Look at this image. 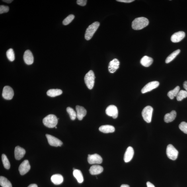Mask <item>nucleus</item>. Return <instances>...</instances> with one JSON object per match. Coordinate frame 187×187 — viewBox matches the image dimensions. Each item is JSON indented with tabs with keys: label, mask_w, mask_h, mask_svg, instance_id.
I'll return each mask as SVG.
<instances>
[{
	"label": "nucleus",
	"mask_w": 187,
	"mask_h": 187,
	"mask_svg": "<svg viewBox=\"0 0 187 187\" xmlns=\"http://www.w3.org/2000/svg\"><path fill=\"white\" fill-rule=\"evenodd\" d=\"M25 153V151L23 148L17 146L15 147L14 151V155L15 159L17 160L21 159L24 157Z\"/></svg>",
	"instance_id": "nucleus-16"
},
{
	"label": "nucleus",
	"mask_w": 187,
	"mask_h": 187,
	"mask_svg": "<svg viewBox=\"0 0 187 187\" xmlns=\"http://www.w3.org/2000/svg\"><path fill=\"white\" fill-rule=\"evenodd\" d=\"M159 85V81H153L149 82L141 90V92L144 94L151 91L152 90L157 88Z\"/></svg>",
	"instance_id": "nucleus-9"
},
{
	"label": "nucleus",
	"mask_w": 187,
	"mask_h": 187,
	"mask_svg": "<svg viewBox=\"0 0 187 187\" xmlns=\"http://www.w3.org/2000/svg\"><path fill=\"white\" fill-rule=\"evenodd\" d=\"M7 56L10 61H13L15 59V55L14 50L12 49H9L7 52Z\"/></svg>",
	"instance_id": "nucleus-31"
},
{
	"label": "nucleus",
	"mask_w": 187,
	"mask_h": 187,
	"mask_svg": "<svg viewBox=\"0 0 187 187\" xmlns=\"http://www.w3.org/2000/svg\"><path fill=\"white\" fill-rule=\"evenodd\" d=\"M166 154L169 159L174 161L178 158V152L173 146L170 144L168 145L167 147Z\"/></svg>",
	"instance_id": "nucleus-6"
},
{
	"label": "nucleus",
	"mask_w": 187,
	"mask_h": 187,
	"mask_svg": "<svg viewBox=\"0 0 187 187\" xmlns=\"http://www.w3.org/2000/svg\"><path fill=\"white\" fill-rule=\"evenodd\" d=\"M95 78V75L92 71H90L86 74L84 77V81L88 89H92L93 88Z\"/></svg>",
	"instance_id": "nucleus-4"
},
{
	"label": "nucleus",
	"mask_w": 187,
	"mask_h": 187,
	"mask_svg": "<svg viewBox=\"0 0 187 187\" xmlns=\"http://www.w3.org/2000/svg\"><path fill=\"white\" fill-rule=\"evenodd\" d=\"M120 187H130L129 185L127 184H122L121 185Z\"/></svg>",
	"instance_id": "nucleus-42"
},
{
	"label": "nucleus",
	"mask_w": 187,
	"mask_h": 187,
	"mask_svg": "<svg viewBox=\"0 0 187 187\" xmlns=\"http://www.w3.org/2000/svg\"><path fill=\"white\" fill-rule=\"evenodd\" d=\"M55 128H56H56H57V127H55Z\"/></svg>",
	"instance_id": "nucleus-43"
},
{
	"label": "nucleus",
	"mask_w": 187,
	"mask_h": 187,
	"mask_svg": "<svg viewBox=\"0 0 187 187\" xmlns=\"http://www.w3.org/2000/svg\"><path fill=\"white\" fill-rule=\"evenodd\" d=\"M100 25L99 22H95L88 27L86 30L85 35L86 40H89L92 38Z\"/></svg>",
	"instance_id": "nucleus-3"
},
{
	"label": "nucleus",
	"mask_w": 187,
	"mask_h": 187,
	"mask_svg": "<svg viewBox=\"0 0 187 187\" xmlns=\"http://www.w3.org/2000/svg\"><path fill=\"white\" fill-rule=\"evenodd\" d=\"M153 59L151 57L144 56L141 59L140 63L143 66L148 67L153 63Z\"/></svg>",
	"instance_id": "nucleus-21"
},
{
	"label": "nucleus",
	"mask_w": 187,
	"mask_h": 187,
	"mask_svg": "<svg viewBox=\"0 0 187 187\" xmlns=\"http://www.w3.org/2000/svg\"><path fill=\"white\" fill-rule=\"evenodd\" d=\"M9 11V8L7 6L1 5L0 6V14L7 13Z\"/></svg>",
	"instance_id": "nucleus-35"
},
{
	"label": "nucleus",
	"mask_w": 187,
	"mask_h": 187,
	"mask_svg": "<svg viewBox=\"0 0 187 187\" xmlns=\"http://www.w3.org/2000/svg\"><path fill=\"white\" fill-rule=\"evenodd\" d=\"M28 187H38L37 185L36 184H32L29 186Z\"/></svg>",
	"instance_id": "nucleus-41"
},
{
	"label": "nucleus",
	"mask_w": 187,
	"mask_h": 187,
	"mask_svg": "<svg viewBox=\"0 0 187 187\" xmlns=\"http://www.w3.org/2000/svg\"><path fill=\"white\" fill-rule=\"evenodd\" d=\"M2 161L4 167L6 169H9L10 168V164L9 159L5 154H3L2 155Z\"/></svg>",
	"instance_id": "nucleus-30"
},
{
	"label": "nucleus",
	"mask_w": 187,
	"mask_h": 187,
	"mask_svg": "<svg viewBox=\"0 0 187 187\" xmlns=\"http://www.w3.org/2000/svg\"><path fill=\"white\" fill-rule=\"evenodd\" d=\"M153 108L151 106H148L143 108L142 112L143 118L146 122H151Z\"/></svg>",
	"instance_id": "nucleus-5"
},
{
	"label": "nucleus",
	"mask_w": 187,
	"mask_h": 187,
	"mask_svg": "<svg viewBox=\"0 0 187 187\" xmlns=\"http://www.w3.org/2000/svg\"><path fill=\"white\" fill-rule=\"evenodd\" d=\"M88 163L90 164H100L102 163L103 159L98 154L88 155L87 158Z\"/></svg>",
	"instance_id": "nucleus-10"
},
{
	"label": "nucleus",
	"mask_w": 187,
	"mask_h": 187,
	"mask_svg": "<svg viewBox=\"0 0 187 187\" xmlns=\"http://www.w3.org/2000/svg\"><path fill=\"white\" fill-rule=\"evenodd\" d=\"M0 185L3 187H12L11 182L4 176H1L0 177Z\"/></svg>",
	"instance_id": "nucleus-27"
},
{
	"label": "nucleus",
	"mask_w": 187,
	"mask_h": 187,
	"mask_svg": "<svg viewBox=\"0 0 187 187\" xmlns=\"http://www.w3.org/2000/svg\"><path fill=\"white\" fill-rule=\"evenodd\" d=\"M119 65H120V62L118 60L116 59L113 60L109 63L108 66L109 71L111 73H114L119 68Z\"/></svg>",
	"instance_id": "nucleus-13"
},
{
	"label": "nucleus",
	"mask_w": 187,
	"mask_h": 187,
	"mask_svg": "<svg viewBox=\"0 0 187 187\" xmlns=\"http://www.w3.org/2000/svg\"><path fill=\"white\" fill-rule=\"evenodd\" d=\"M116 1L125 3H130L134 1V0H117Z\"/></svg>",
	"instance_id": "nucleus-37"
},
{
	"label": "nucleus",
	"mask_w": 187,
	"mask_h": 187,
	"mask_svg": "<svg viewBox=\"0 0 187 187\" xmlns=\"http://www.w3.org/2000/svg\"><path fill=\"white\" fill-rule=\"evenodd\" d=\"M179 127L181 130L187 134V123L185 122H182L179 126Z\"/></svg>",
	"instance_id": "nucleus-34"
},
{
	"label": "nucleus",
	"mask_w": 187,
	"mask_h": 187,
	"mask_svg": "<svg viewBox=\"0 0 187 187\" xmlns=\"http://www.w3.org/2000/svg\"><path fill=\"white\" fill-rule=\"evenodd\" d=\"M51 180L53 184L57 185L60 184L63 182V178L61 175L57 174L51 176Z\"/></svg>",
	"instance_id": "nucleus-22"
},
{
	"label": "nucleus",
	"mask_w": 187,
	"mask_h": 187,
	"mask_svg": "<svg viewBox=\"0 0 187 187\" xmlns=\"http://www.w3.org/2000/svg\"><path fill=\"white\" fill-rule=\"evenodd\" d=\"M73 175L79 183H81L84 181L83 176L81 170L77 169L74 170Z\"/></svg>",
	"instance_id": "nucleus-24"
},
{
	"label": "nucleus",
	"mask_w": 187,
	"mask_h": 187,
	"mask_svg": "<svg viewBox=\"0 0 187 187\" xmlns=\"http://www.w3.org/2000/svg\"><path fill=\"white\" fill-rule=\"evenodd\" d=\"M58 119L53 114L48 115L43 119V123L45 126L49 128H53L56 126Z\"/></svg>",
	"instance_id": "nucleus-2"
},
{
	"label": "nucleus",
	"mask_w": 187,
	"mask_h": 187,
	"mask_svg": "<svg viewBox=\"0 0 187 187\" xmlns=\"http://www.w3.org/2000/svg\"><path fill=\"white\" fill-rule=\"evenodd\" d=\"M75 18L74 15L73 14H71L68 16L66 18L63 20V24L65 25H67L73 21Z\"/></svg>",
	"instance_id": "nucleus-33"
},
{
	"label": "nucleus",
	"mask_w": 187,
	"mask_h": 187,
	"mask_svg": "<svg viewBox=\"0 0 187 187\" xmlns=\"http://www.w3.org/2000/svg\"><path fill=\"white\" fill-rule=\"evenodd\" d=\"M87 2L86 0H77V3L78 5L84 7L86 5Z\"/></svg>",
	"instance_id": "nucleus-36"
},
{
	"label": "nucleus",
	"mask_w": 187,
	"mask_h": 187,
	"mask_svg": "<svg viewBox=\"0 0 187 187\" xmlns=\"http://www.w3.org/2000/svg\"><path fill=\"white\" fill-rule=\"evenodd\" d=\"M46 137L48 139L49 144L52 146L57 147L61 146L63 143L60 140L50 135L46 134Z\"/></svg>",
	"instance_id": "nucleus-8"
},
{
	"label": "nucleus",
	"mask_w": 187,
	"mask_h": 187,
	"mask_svg": "<svg viewBox=\"0 0 187 187\" xmlns=\"http://www.w3.org/2000/svg\"><path fill=\"white\" fill-rule=\"evenodd\" d=\"M69 115L71 120H75L77 117V114L73 109L68 107L66 109Z\"/></svg>",
	"instance_id": "nucleus-32"
},
{
	"label": "nucleus",
	"mask_w": 187,
	"mask_h": 187,
	"mask_svg": "<svg viewBox=\"0 0 187 187\" xmlns=\"http://www.w3.org/2000/svg\"><path fill=\"white\" fill-rule=\"evenodd\" d=\"M103 168L102 166L98 165H92L89 170L90 173L92 175H96L100 174L103 171Z\"/></svg>",
	"instance_id": "nucleus-19"
},
{
	"label": "nucleus",
	"mask_w": 187,
	"mask_h": 187,
	"mask_svg": "<svg viewBox=\"0 0 187 187\" xmlns=\"http://www.w3.org/2000/svg\"><path fill=\"white\" fill-rule=\"evenodd\" d=\"M106 113L108 116L112 117L114 119H116L118 116V111L116 106L110 105L107 108Z\"/></svg>",
	"instance_id": "nucleus-11"
},
{
	"label": "nucleus",
	"mask_w": 187,
	"mask_h": 187,
	"mask_svg": "<svg viewBox=\"0 0 187 187\" xmlns=\"http://www.w3.org/2000/svg\"><path fill=\"white\" fill-rule=\"evenodd\" d=\"M183 87L186 91L187 92V81H184L183 84Z\"/></svg>",
	"instance_id": "nucleus-39"
},
{
	"label": "nucleus",
	"mask_w": 187,
	"mask_h": 187,
	"mask_svg": "<svg viewBox=\"0 0 187 187\" xmlns=\"http://www.w3.org/2000/svg\"><path fill=\"white\" fill-rule=\"evenodd\" d=\"M25 63L28 65H32L34 62V57L30 50H27L25 52L23 55Z\"/></svg>",
	"instance_id": "nucleus-14"
},
{
	"label": "nucleus",
	"mask_w": 187,
	"mask_h": 187,
	"mask_svg": "<svg viewBox=\"0 0 187 187\" xmlns=\"http://www.w3.org/2000/svg\"><path fill=\"white\" fill-rule=\"evenodd\" d=\"M146 184L147 187H155L153 184L149 182H148Z\"/></svg>",
	"instance_id": "nucleus-38"
},
{
	"label": "nucleus",
	"mask_w": 187,
	"mask_h": 187,
	"mask_svg": "<svg viewBox=\"0 0 187 187\" xmlns=\"http://www.w3.org/2000/svg\"><path fill=\"white\" fill-rule=\"evenodd\" d=\"M180 52V49L174 51V52L171 53V54L168 56L167 58L166 59L165 63H168L173 60L175 58L177 55L179 54Z\"/></svg>",
	"instance_id": "nucleus-28"
},
{
	"label": "nucleus",
	"mask_w": 187,
	"mask_h": 187,
	"mask_svg": "<svg viewBox=\"0 0 187 187\" xmlns=\"http://www.w3.org/2000/svg\"><path fill=\"white\" fill-rule=\"evenodd\" d=\"M77 117L79 120H81L87 114V111L83 107L77 106H76Z\"/></svg>",
	"instance_id": "nucleus-18"
},
{
	"label": "nucleus",
	"mask_w": 187,
	"mask_h": 187,
	"mask_svg": "<svg viewBox=\"0 0 187 187\" xmlns=\"http://www.w3.org/2000/svg\"><path fill=\"white\" fill-rule=\"evenodd\" d=\"M134 151L133 148L129 147L126 150L124 155V160L126 163H128L132 159L134 155Z\"/></svg>",
	"instance_id": "nucleus-17"
},
{
	"label": "nucleus",
	"mask_w": 187,
	"mask_h": 187,
	"mask_svg": "<svg viewBox=\"0 0 187 187\" xmlns=\"http://www.w3.org/2000/svg\"><path fill=\"white\" fill-rule=\"evenodd\" d=\"M149 23V20L146 18H137L133 20L132 27L135 30H140L148 25Z\"/></svg>",
	"instance_id": "nucleus-1"
},
{
	"label": "nucleus",
	"mask_w": 187,
	"mask_h": 187,
	"mask_svg": "<svg viewBox=\"0 0 187 187\" xmlns=\"http://www.w3.org/2000/svg\"><path fill=\"white\" fill-rule=\"evenodd\" d=\"M13 1V0H3V1L7 3H11Z\"/></svg>",
	"instance_id": "nucleus-40"
},
{
	"label": "nucleus",
	"mask_w": 187,
	"mask_h": 187,
	"mask_svg": "<svg viewBox=\"0 0 187 187\" xmlns=\"http://www.w3.org/2000/svg\"><path fill=\"white\" fill-rule=\"evenodd\" d=\"M99 130L101 132L107 133L114 132L115 129L114 126H111V125H106L100 126Z\"/></svg>",
	"instance_id": "nucleus-23"
},
{
	"label": "nucleus",
	"mask_w": 187,
	"mask_h": 187,
	"mask_svg": "<svg viewBox=\"0 0 187 187\" xmlns=\"http://www.w3.org/2000/svg\"><path fill=\"white\" fill-rule=\"evenodd\" d=\"M63 93V91L60 89H50L47 92V95L51 97H55L59 96Z\"/></svg>",
	"instance_id": "nucleus-25"
},
{
	"label": "nucleus",
	"mask_w": 187,
	"mask_h": 187,
	"mask_svg": "<svg viewBox=\"0 0 187 187\" xmlns=\"http://www.w3.org/2000/svg\"><path fill=\"white\" fill-rule=\"evenodd\" d=\"M30 168L31 166L28 161L25 160L20 164L18 170L20 174L23 175L29 171Z\"/></svg>",
	"instance_id": "nucleus-12"
},
{
	"label": "nucleus",
	"mask_w": 187,
	"mask_h": 187,
	"mask_svg": "<svg viewBox=\"0 0 187 187\" xmlns=\"http://www.w3.org/2000/svg\"><path fill=\"white\" fill-rule=\"evenodd\" d=\"M180 90V87L179 86H176L174 89L170 90L168 92L167 96L170 99H174V97H176Z\"/></svg>",
	"instance_id": "nucleus-26"
},
{
	"label": "nucleus",
	"mask_w": 187,
	"mask_h": 187,
	"mask_svg": "<svg viewBox=\"0 0 187 187\" xmlns=\"http://www.w3.org/2000/svg\"><path fill=\"white\" fill-rule=\"evenodd\" d=\"M186 36L185 32L179 31L175 33L171 36V40L172 42L178 43L181 41Z\"/></svg>",
	"instance_id": "nucleus-15"
},
{
	"label": "nucleus",
	"mask_w": 187,
	"mask_h": 187,
	"mask_svg": "<svg viewBox=\"0 0 187 187\" xmlns=\"http://www.w3.org/2000/svg\"><path fill=\"white\" fill-rule=\"evenodd\" d=\"M176 116V112L175 111H172L170 113L166 114L164 116V120L166 123H169L173 121Z\"/></svg>",
	"instance_id": "nucleus-20"
},
{
	"label": "nucleus",
	"mask_w": 187,
	"mask_h": 187,
	"mask_svg": "<svg viewBox=\"0 0 187 187\" xmlns=\"http://www.w3.org/2000/svg\"><path fill=\"white\" fill-rule=\"evenodd\" d=\"M14 92L13 89L9 86L4 87L2 92L3 97L5 100H11L13 98Z\"/></svg>",
	"instance_id": "nucleus-7"
},
{
	"label": "nucleus",
	"mask_w": 187,
	"mask_h": 187,
	"mask_svg": "<svg viewBox=\"0 0 187 187\" xmlns=\"http://www.w3.org/2000/svg\"><path fill=\"white\" fill-rule=\"evenodd\" d=\"M187 97V92L186 90H181L176 96V99L178 101H181L183 99Z\"/></svg>",
	"instance_id": "nucleus-29"
}]
</instances>
